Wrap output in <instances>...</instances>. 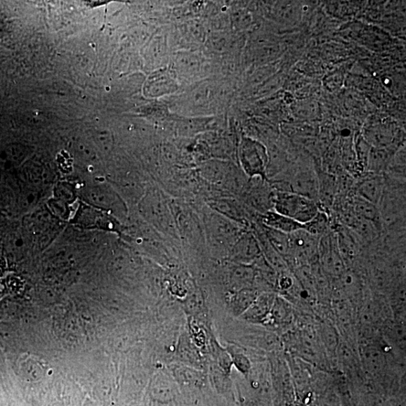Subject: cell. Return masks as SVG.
<instances>
[{
  "label": "cell",
  "instance_id": "7a4b0ae2",
  "mask_svg": "<svg viewBox=\"0 0 406 406\" xmlns=\"http://www.w3.org/2000/svg\"><path fill=\"white\" fill-rule=\"evenodd\" d=\"M273 210L305 224L317 215L320 209L317 203L311 199L290 192L275 190Z\"/></svg>",
  "mask_w": 406,
  "mask_h": 406
},
{
  "label": "cell",
  "instance_id": "30bf717a",
  "mask_svg": "<svg viewBox=\"0 0 406 406\" xmlns=\"http://www.w3.org/2000/svg\"><path fill=\"white\" fill-rule=\"evenodd\" d=\"M351 204L357 216L383 228L378 206L355 195L351 197Z\"/></svg>",
  "mask_w": 406,
  "mask_h": 406
},
{
  "label": "cell",
  "instance_id": "5bb4252c",
  "mask_svg": "<svg viewBox=\"0 0 406 406\" xmlns=\"http://www.w3.org/2000/svg\"><path fill=\"white\" fill-rule=\"evenodd\" d=\"M275 296L273 294H264L256 300L247 309V317L252 320H259L271 312Z\"/></svg>",
  "mask_w": 406,
  "mask_h": 406
},
{
  "label": "cell",
  "instance_id": "7c38bea8",
  "mask_svg": "<svg viewBox=\"0 0 406 406\" xmlns=\"http://www.w3.org/2000/svg\"><path fill=\"white\" fill-rule=\"evenodd\" d=\"M331 224L332 223H331L329 214L320 209L317 215L311 221L303 224V230L313 235V236L320 239L332 230Z\"/></svg>",
  "mask_w": 406,
  "mask_h": 406
},
{
  "label": "cell",
  "instance_id": "52a82bcc",
  "mask_svg": "<svg viewBox=\"0 0 406 406\" xmlns=\"http://www.w3.org/2000/svg\"><path fill=\"white\" fill-rule=\"evenodd\" d=\"M233 254L236 259L244 263L258 260L261 255L260 242L253 233L247 232L235 245Z\"/></svg>",
  "mask_w": 406,
  "mask_h": 406
},
{
  "label": "cell",
  "instance_id": "6da1fadb",
  "mask_svg": "<svg viewBox=\"0 0 406 406\" xmlns=\"http://www.w3.org/2000/svg\"><path fill=\"white\" fill-rule=\"evenodd\" d=\"M268 149L258 140L242 136L239 145L238 156L243 172L250 178H267L269 165Z\"/></svg>",
  "mask_w": 406,
  "mask_h": 406
},
{
  "label": "cell",
  "instance_id": "8992f818",
  "mask_svg": "<svg viewBox=\"0 0 406 406\" xmlns=\"http://www.w3.org/2000/svg\"><path fill=\"white\" fill-rule=\"evenodd\" d=\"M148 91L154 98L174 93L178 85L173 73L169 70H159L148 81Z\"/></svg>",
  "mask_w": 406,
  "mask_h": 406
},
{
  "label": "cell",
  "instance_id": "e0dca14e",
  "mask_svg": "<svg viewBox=\"0 0 406 406\" xmlns=\"http://www.w3.org/2000/svg\"><path fill=\"white\" fill-rule=\"evenodd\" d=\"M276 281L280 289L284 292L291 291L295 284V280L290 274V270L280 273Z\"/></svg>",
  "mask_w": 406,
  "mask_h": 406
},
{
  "label": "cell",
  "instance_id": "2e32d148",
  "mask_svg": "<svg viewBox=\"0 0 406 406\" xmlns=\"http://www.w3.org/2000/svg\"><path fill=\"white\" fill-rule=\"evenodd\" d=\"M277 323L289 322L292 316V307L282 297H275L271 312Z\"/></svg>",
  "mask_w": 406,
  "mask_h": 406
},
{
  "label": "cell",
  "instance_id": "8fae6325",
  "mask_svg": "<svg viewBox=\"0 0 406 406\" xmlns=\"http://www.w3.org/2000/svg\"><path fill=\"white\" fill-rule=\"evenodd\" d=\"M361 359L363 366L370 373H379L386 365V358L382 351L376 346H367L362 348Z\"/></svg>",
  "mask_w": 406,
  "mask_h": 406
},
{
  "label": "cell",
  "instance_id": "277c9868",
  "mask_svg": "<svg viewBox=\"0 0 406 406\" xmlns=\"http://www.w3.org/2000/svg\"><path fill=\"white\" fill-rule=\"evenodd\" d=\"M318 256L319 263L327 275L338 279L346 270V263L339 251L336 235L333 230L320 239Z\"/></svg>",
  "mask_w": 406,
  "mask_h": 406
},
{
  "label": "cell",
  "instance_id": "ba28073f",
  "mask_svg": "<svg viewBox=\"0 0 406 406\" xmlns=\"http://www.w3.org/2000/svg\"><path fill=\"white\" fill-rule=\"evenodd\" d=\"M393 149L389 148H370L367 162V171L368 173L375 175H384L391 165L394 157Z\"/></svg>",
  "mask_w": 406,
  "mask_h": 406
},
{
  "label": "cell",
  "instance_id": "ac0fdd59",
  "mask_svg": "<svg viewBox=\"0 0 406 406\" xmlns=\"http://www.w3.org/2000/svg\"><path fill=\"white\" fill-rule=\"evenodd\" d=\"M324 336L325 339V343H327L329 349L334 350L336 347V343H338V339L336 336V334L334 329L330 328L325 329Z\"/></svg>",
  "mask_w": 406,
  "mask_h": 406
},
{
  "label": "cell",
  "instance_id": "5b68a950",
  "mask_svg": "<svg viewBox=\"0 0 406 406\" xmlns=\"http://www.w3.org/2000/svg\"><path fill=\"white\" fill-rule=\"evenodd\" d=\"M386 180L384 175L367 173L355 185L354 194L376 206L382 197Z\"/></svg>",
  "mask_w": 406,
  "mask_h": 406
},
{
  "label": "cell",
  "instance_id": "9a60e30c",
  "mask_svg": "<svg viewBox=\"0 0 406 406\" xmlns=\"http://www.w3.org/2000/svg\"><path fill=\"white\" fill-rule=\"evenodd\" d=\"M176 67L177 70L184 74H192L199 71L201 65L200 58L195 53H178L176 58Z\"/></svg>",
  "mask_w": 406,
  "mask_h": 406
},
{
  "label": "cell",
  "instance_id": "4fadbf2b",
  "mask_svg": "<svg viewBox=\"0 0 406 406\" xmlns=\"http://www.w3.org/2000/svg\"><path fill=\"white\" fill-rule=\"evenodd\" d=\"M265 237L267 241L270 242L273 248L280 254H281L284 259L287 258L288 253H289V234L282 233L264 226Z\"/></svg>",
  "mask_w": 406,
  "mask_h": 406
},
{
  "label": "cell",
  "instance_id": "9c48e42d",
  "mask_svg": "<svg viewBox=\"0 0 406 406\" xmlns=\"http://www.w3.org/2000/svg\"><path fill=\"white\" fill-rule=\"evenodd\" d=\"M262 221L265 227L287 234H291L304 228L303 224L291 218L281 215V214L274 210L262 215Z\"/></svg>",
  "mask_w": 406,
  "mask_h": 406
},
{
  "label": "cell",
  "instance_id": "3957f363",
  "mask_svg": "<svg viewBox=\"0 0 406 406\" xmlns=\"http://www.w3.org/2000/svg\"><path fill=\"white\" fill-rule=\"evenodd\" d=\"M319 240L303 229L289 234V253L285 259L288 267L317 264Z\"/></svg>",
  "mask_w": 406,
  "mask_h": 406
}]
</instances>
